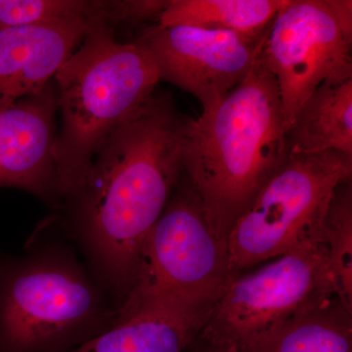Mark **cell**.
Listing matches in <instances>:
<instances>
[{
    "instance_id": "obj_18",
    "label": "cell",
    "mask_w": 352,
    "mask_h": 352,
    "mask_svg": "<svg viewBox=\"0 0 352 352\" xmlns=\"http://www.w3.org/2000/svg\"><path fill=\"white\" fill-rule=\"evenodd\" d=\"M170 0H126V1H109L108 24L118 23L142 24L146 21L160 19L166 10Z\"/></svg>"
},
{
    "instance_id": "obj_17",
    "label": "cell",
    "mask_w": 352,
    "mask_h": 352,
    "mask_svg": "<svg viewBox=\"0 0 352 352\" xmlns=\"http://www.w3.org/2000/svg\"><path fill=\"white\" fill-rule=\"evenodd\" d=\"M107 1L0 0V30L72 19L106 22Z\"/></svg>"
},
{
    "instance_id": "obj_8",
    "label": "cell",
    "mask_w": 352,
    "mask_h": 352,
    "mask_svg": "<svg viewBox=\"0 0 352 352\" xmlns=\"http://www.w3.org/2000/svg\"><path fill=\"white\" fill-rule=\"evenodd\" d=\"M351 0H287L261 57L276 80L287 131L320 85L352 78Z\"/></svg>"
},
{
    "instance_id": "obj_10",
    "label": "cell",
    "mask_w": 352,
    "mask_h": 352,
    "mask_svg": "<svg viewBox=\"0 0 352 352\" xmlns=\"http://www.w3.org/2000/svg\"><path fill=\"white\" fill-rule=\"evenodd\" d=\"M57 92L50 85L0 111V186L59 206L54 151Z\"/></svg>"
},
{
    "instance_id": "obj_1",
    "label": "cell",
    "mask_w": 352,
    "mask_h": 352,
    "mask_svg": "<svg viewBox=\"0 0 352 352\" xmlns=\"http://www.w3.org/2000/svg\"><path fill=\"white\" fill-rule=\"evenodd\" d=\"M187 120L170 95H153L109 136L82 182L61 201L67 235L118 309L131 291L146 236L184 175Z\"/></svg>"
},
{
    "instance_id": "obj_11",
    "label": "cell",
    "mask_w": 352,
    "mask_h": 352,
    "mask_svg": "<svg viewBox=\"0 0 352 352\" xmlns=\"http://www.w3.org/2000/svg\"><path fill=\"white\" fill-rule=\"evenodd\" d=\"M99 23L72 19L0 30V111L45 89Z\"/></svg>"
},
{
    "instance_id": "obj_6",
    "label": "cell",
    "mask_w": 352,
    "mask_h": 352,
    "mask_svg": "<svg viewBox=\"0 0 352 352\" xmlns=\"http://www.w3.org/2000/svg\"><path fill=\"white\" fill-rule=\"evenodd\" d=\"M351 176L352 159L340 153L289 154L229 230L232 277L321 236L333 191Z\"/></svg>"
},
{
    "instance_id": "obj_7",
    "label": "cell",
    "mask_w": 352,
    "mask_h": 352,
    "mask_svg": "<svg viewBox=\"0 0 352 352\" xmlns=\"http://www.w3.org/2000/svg\"><path fill=\"white\" fill-rule=\"evenodd\" d=\"M338 296L323 234L231 278L201 330L227 352H237L266 331Z\"/></svg>"
},
{
    "instance_id": "obj_13",
    "label": "cell",
    "mask_w": 352,
    "mask_h": 352,
    "mask_svg": "<svg viewBox=\"0 0 352 352\" xmlns=\"http://www.w3.org/2000/svg\"><path fill=\"white\" fill-rule=\"evenodd\" d=\"M237 352H352V311L333 296L278 324Z\"/></svg>"
},
{
    "instance_id": "obj_4",
    "label": "cell",
    "mask_w": 352,
    "mask_h": 352,
    "mask_svg": "<svg viewBox=\"0 0 352 352\" xmlns=\"http://www.w3.org/2000/svg\"><path fill=\"white\" fill-rule=\"evenodd\" d=\"M54 78L61 129L53 156L61 204L109 136L154 95L161 78L148 51L138 41H116L106 23L92 28Z\"/></svg>"
},
{
    "instance_id": "obj_16",
    "label": "cell",
    "mask_w": 352,
    "mask_h": 352,
    "mask_svg": "<svg viewBox=\"0 0 352 352\" xmlns=\"http://www.w3.org/2000/svg\"><path fill=\"white\" fill-rule=\"evenodd\" d=\"M323 239L338 298L352 311V183H340L324 214Z\"/></svg>"
},
{
    "instance_id": "obj_14",
    "label": "cell",
    "mask_w": 352,
    "mask_h": 352,
    "mask_svg": "<svg viewBox=\"0 0 352 352\" xmlns=\"http://www.w3.org/2000/svg\"><path fill=\"white\" fill-rule=\"evenodd\" d=\"M205 322L171 312H140L67 352H183Z\"/></svg>"
},
{
    "instance_id": "obj_9",
    "label": "cell",
    "mask_w": 352,
    "mask_h": 352,
    "mask_svg": "<svg viewBox=\"0 0 352 352\" xmlns=\"http://www.w3.org/2000/svg\"><path fill=\"white\" fill-rule=\"evenodd\" d=\"M267 32L245 36L189 25H157L145 30L136 41L152 57L161 80L195 96L204 111L217 105L249 75Z\"/></svg>"
},
{
    "instance_id": "obj_2",
    "label": "cell",
    "mask_w": 352,
    "mask_h": 352,
    "mask_svg": "<svg viewBox=\"0 0 352 352\" xmlns=\"http://www.w3.org/2000/svg\"><path fill=\"white\" fill-rule=\"evenodd\" d=\"M287 132L276 80L261 54L221 101L197 119L188 118L184 175L226 239L258 190L288 160Z\"/></svg>"
},
{
    "instance_id": "obj_3",
    "label": "cell",
    "mask_w": 352,
    "mask_h": 352,
    "mask_svg": "<svg viewBox=\"0 0 352 352\" xmlns=\"http://www.w3.org/2000/svg\"><path fill=\"white\" fill-rule=\"evenodd\" d=\"M116 318L107 291L50 228L24 254H0V352H67Z\"/></svg>"
},
{
    "instance_id": "obj_5",
    "label": "cell",
    "mask_w": 352,
    "mask_h": 352,
    "mask_svg": "<svg viewBox=\"0 0 352 352\" xmlns=\"http://www.w3.org/2000/svg\"><path fill=\"white\" fill-rule=\"evenodd\" d=\"M231 278L227 239L210 224L200 198L183 175L146 236L131 291L116 321L145 311L207 320Z\"/></svg>"
},
{
    "instance_id": "obj_19",
    "label": "cell",
    "mask_w": 352,
    "mask_h": 352,
    "mask_svg": "<svg viewBox=\"0 0 352 352\" xmlns=\"http://www.w3.org/2000/svg\"><path fill=\"white\" fill-rule=\"evenodd\" d=\"M201 333V332H200ZM183 352H227L221 347L215 346L212 342H208L205 338L201 337V333L192 340L188 346Z\"/></svg>"
},
{
    "instance_id": "obj_15",
    "label": "cell",
    "mask_w": 352,
    "mask_h": 352,
    "mask_svg": "<svg viewBox=\"0 0 352 352\" xmlns=\"http://www.w3.org/2000/svg\"><path fill=\"white\" fill-rule=\"evenodd\" d=\"M286 3L287 0H170L157 25L261 36Z\"/></svg>"
},
{
    "instance_id": "obj_12",
    "label": "cell",
    "mask_w": 352,
    "mask_h": 352,
    "mask_svg": "<svg viewBox=\"0 0 352 352\" xmlns=\"http://www.w3.org/2000/svg\"><path fill=\"white\" fill-rule=\"evenodd\" d=\"M287 135L289 154L336 152L352 159V78L317 88L296 112Z\"/></svg>"
}]
</instances>
